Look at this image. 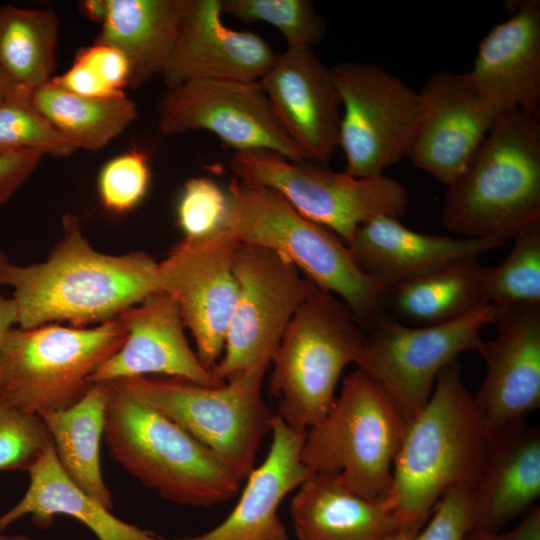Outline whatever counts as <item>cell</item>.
<instances>
[{
	"mask_svg": "<svg viewBox=\"0 0 540 540\" xmlns=\"http://www.w3.org/2000/svg\"><path fill=\"white\" fill-rule=\"evenodd\" d=\"M126 330L121 348L89 378L90 384L165 374L206 387L219 386L185 336L176 302L157 291L117 316Z\"/></svg>",
	"mask_w": 540,
	"mask_h": 540,
	"instance_id": "20",
	"label": "cell"
},
{
	"mask_svg": "<svg viewBox=\"0 0 540 540\" xmlns=\"http://www.w3.org/2000/svg\"><path fill=\"white\" fill-rule=\"evenodd\" d=\"M488 431L458 359L439 373L425 406L406 426L386 503L403 540H413L452 486L474 484Z\"/></svg>",
	"mask_w": 540,
	"mask_h": 540,
	"instance_id": "2",
	"label": "cell"
},
{
	"mask_svg": "<svg viewBox=\"0 0 540 540\" xmlns=\"http://www.w3.org/2000/svg\"><path fill=\"white\" fill-rule=\"evenodd\" d=\"M150 182L146 154L131 150L110 159L98 176V192L103 206L114 213L136 207L145 197Z\"/></svg>",
	"mask_w": 540,
	"mask_h": 540,
	"instance_id": "36",
	"label": "cell"
},
{
	"mask_svg": "<svg viewBox=\"0 0 540 540\" xmlns=\"http://www.w3.org/2000/svg\"><path fill=\"white\" fill-rule=\"evenodd\" d=\"M268 367L257 366L215 387L147 376L116 381L213 450L244 479L254 468L275 416L262 396Z\"/></svg>",
	"mask_w": 540,
	"mask_h": 540,
	"instance_id": "9",
	"label": "cell"
},
{
	"mask_svg": "<svg viewBox=\"0 0 540 540\" xmlns=\"http://www.w3.org/2000/svg\"><path fill=\"white\" fill-rule=\"evenodd\" d=\"M513 241L503 261L488 267L487 302L496 308L540 306V222Z\"/></svg>",
	"mask_w": 540,
	"mask_h": 540,
	"instance_id": "32",
	"label": "cell"
},
{
	"mask_svg": "<svg viewBox=\"0 0 540 540\" xmlns=\"http://www.w3.org/2000/svg\"><path fill=\"white\" fill-rule=\"evenodd\" d=\"M297 540H403L385 498H365L336 473H313L291 500Z\"/></svg>",
	"mask_w": 540,
	"mask_h": 540,
	"instance_id": "25",
	"label": "cell"
},
{
	"mask_svg": "<svg viewBox=\"0 0 540 540\" xmlns=\"http://www.w3.org/2000/svg\"><path fill=\"white\" fill-rule=\"evenodd\" d=\"M472 484L448 489L413 540H465L474 527Z\"/></svg>",
	"mask_w": 540,
	"mask_h": 540,
	"instance_id": "38",
	"label": "cell"
},
{
	"mask_svg": "<svg viewBox=\"0 0 540 540\" xmlns=\"http://www.w3.org/2000/svg\"><path fill=\"white\" fill-rule=\"evenodd\" d=\"M227 196L223 228L238 242L287 257L316 286L345 303L365 331L386 316V289L358 265L337 234L264 185L234 178Z\"/></svg>",
	"mask_w": 540,
	"mask_h": 540,
	"instance_id": "4",
	"label": "cell"
},
{
	"mask_svg": "<svg viewBox=\"0 0 540 540\" xmlns=\"http://www.w3.org/2000/svg\"><path fill=\"white\" fill-rule=\"evenodd\" d=\"M229 166L236 178L274 189L299 213L330 229L347 245L365 222L379 216L400 218L409 206L405 186L384 174L356 178L266 149L237 151Z\"/></svg>",
	"mask_w": 540,
	"mask_h": 540,
	"instance_id": "10",
	"label": "cell"
},
{
	"mask_svg": "<svg viewBox=\"0 0 540 540\" xmlns=\"http://www.w3.org/2000/svg\"><path fill=\"white\" fill-rule=\"evenodd\" d=\"M75 58L85 62L115 93H124L129 87L130 68L127 59L117 48L94 42L81 48Z\"/></svg>",
	"mask_w": 540,
	"mask_h": 540,
	"instance_id": "39",
	"label": "cell"
},
{
	"mask_svg": "<svg viewBox=\"0 0 540 540\" xmlns=\"http://www.w3.org/2000/svg\"><path fill=\"white\" fill-rule=\"evenodd\" d=\"M51 81L66 91L85 97L105 98L125 94L113 92L85 62L77 58L69 69L53 76Z\"/></svg>",
	"mask_w": 540,
	"mask_h": 540,
	"instance_id": "41",
	"label": "cell"
},
{
	"mask_svg": "<svg viewBox=\"0 0 540 540\" xmlns=\"http://www.w3.org/2000/svg\"><path fill=\"white\" fill-rule=\"evenodd\" d=\"M164 134L206 130L237 151L266 149L305 157L276 117L260 81L194 80L166 88L157 104Z\"/></svg>",
	"mask_w": 540,
	"mask_h": 540,
	"instance_id": "14",
	"label": "cell"
},
{
	"mask_svg": "<svg viewBox=\"0 0 540 540\" xmlns=\"http://www.w3.org/2000/svg\"><path fill=\"white\" fill-rule=\"evenodd\" d=\"M505 242L421 233L399 218L379 216L359 226L348 246L358 265L388 292L453 263L478 259Z\"/></svg>",
	"mask_w": 540,
	"mask_h": 540,
	"instance_id": "22",
	"label": "cell"
},
{
	"mask_svg": "<svg viewBox=\"0 0 540 540\" xmlns=\"http://www.w3.org/2000/svg\"><path fill=\"white\" fill-rule=\"evenodd\" d=\"M281 126L306 161L326 163L339 146L341 100L312 47L288 48L259 80Z\"/></svg>",
	"mask_w": 540,
	"mask_h": 540,
	"instance_id": "18",
	"label": "cell"
},
{
	"mask_svg": "<svg viewBox=\"0 0 540 540\" xmlns=\"http://www.w3.org/2000/svg\"><path fill=\"white\" fill-rule=\"evenodd\" d=\"M223 14L245 23L264 22L283 35L288 48L312 47L326 25L309 0H220Z\"/></svg>",
	"mask_w": 540,
	"mask_h": 540,
	"instance_id": "34",
	"label": "cell"
},
{
	"mask_svg": "<svg viewBox=\"0 0 540 540\" xmlns=\"http://www.w3.org/2000/svg\"><path fill=\"white\" fill-rule=\"evenodd\" d=\"M234 272L237 302L223 353L211 370L221 383L271 364L287 327L315 285L287 257L255 244H239Z\"/></svg>",
	"mask_w": 540,
	"mask_h": 540,
	"instance_id": "13",
	"label": "cell"
},
{
	"mask_svg": "<svg viewBox=\"0 0 540 540\" xmlns=\"http://www.w3.org/2000/svg\"><path fill=\"white\" fill-rule=\"evenodd\" d=\"M27 471L29 487L20 501L0 516V533L27 514L39 528H48L55 515L65 514L83 523L98 540H164L153 531L115 517L76 485L59 463L52 440Z\"/></svg>",
	"mask_w": 540,
	"mask_h": 540,
	"instance_id": "26",
	"label": "cell"
},
{
	"mask_svg": "<svg viewBox=\"0 0 540 540\" xmlns=\"http://www.w3.org/2000/svg\"><path fill=\"white\" fill-rule=\"evenodd\" d=\"M494 309L497 335L476 350L486 375L474 399L488 433L540 407V306Z\"/></svg>",
	"mask_w": 540,
	"mask_h": 540,
	"instance_id": "17",
	"label": "cell"
},
{
	"mask_svg": "<svg viewBox=\"0 0 540 540\" xmlns=\"http://www.w3.org/2000/svg\"><path fill=\"white\" fill-rule=\"evenodd\" d=\"M0 286L12 287L23 329L102 323L160 291L158 262L139 251L95 250L73 214L63 217L62 237L44 262L16 265L0 249Z\"/></svg>",
	"mask_w": 540,
	"mask_h": 540,
	"instance_id": "1",
	"label": "cell"
},
{
	"mask_svg": "<svg viewBox=\"0 0 540 540\" xmlns=\"http://www.w3.org/2000/svg\"><path fill=\"white\" fill-rule=\"evenodd\" d=\"M110 383L104 440L111 457L163 498L193 507L232 499L243 480L213 450L119 381Z\"/></svg>",
	"mask_w": 540,
	"mask_h": 540,
	"instance_id": "5",
	"label": "cell"
},
{
	"mask_svg": "<svg viewBox=\"0 0 540 540\" xmlns=\"http://www.w3.org/2000/svg\"><path fill=\"white\" fill-rule=\"evenodd\" d=\"M465 540H540V508L533 506L509 531L495 532L473 527Z\"/></svg>",
	"mask_w": 540,
	"mask_h": 540,
	"instance_id": "42",
	"label": "cell"
},
{
	"mask_svg": "<svg viewBox=\"0 0 540 540\" xmlns=\"http://www.w3.org/2000/svg\"><path fill=\"white\" fill-rule=\"evenodd\" d=\"M110 383H92L72 406L38 414L53 442L56 456L71 480L108 509L113 507L100 463Z\"/></svg>",
	"mask_w": 540,
	"mask_h": 540,
	"instance_id": "28",
	"label": "cell"
},
{
	"mask_svg": "<svg viewBox=\"0 0 540 540\" xmlns=\"http://www.w3.org/2000/svg\"><path fill=\"white\" fill-rule=\"evenodd\" d=\"M494 318L490 303L435 325L409 326L386 315L366 331L356 365L385 390L407 426L429 400L442 369L463 352L476 351Z\"/></svg>",
	"mask_w": 540,
	"mask_h": 540,
	"instance_id": "11",
	"label": "cell"
},
{
	"mask_svg": "<svg viewBox=\"0 0 540 540\" xmlns=\"http://www.w3.org/2000/svg\"><path fill=\"white\" fill-rule=\"evenodd\" d=\"M365 338L348 306L314 285L271 360L270 392L289 427L306 432L328 414L339 378L357 363Z\"/></svg>",
	"mask_w": 540,
	"mask_h": 540,
	"instance_id": "6",
	"label": "cell"
},
{
	"mask_svg": "<svg viewBox=\"0 0 540 540\" xmlns=\"http://www.w3.org/2000/svg\"><path fill=\"white\" fill-rule=\"evenodd\" d=\"M186 0H107L95 42L123 53L130 68L129 87L161 75L175 46Z\"/></svg>",
	"mask_w": 540,
	"mask_h": 540,
	"instance_id": "27",
	"label": "cell"
},
{
	"mask_svg": "<svg viewBox=\"0 0 540 540\" xmlns=\"http://www.w3.org/2000/svg\"><path fill=\"white\" fill-rule=\"evenodd\" d=\"M466 75L497 114L518 109L537 116L540 104V1L524 0L478 45Z\"/></svg>",
	"mask_w": 540,
	"mask_h": 540,
	"instance_id": "21",
	"label": "cell"
},
{
	"mask_svg": "<svg viewBox=\"0 0 540 540\" xmlns=\"http://www.w3.org/2000/svg\"><path fill=\"white\" fill-rule=\"evenodd\" d=\"M405 429L385 390L357 368L328 414L306 431L301 460L311 474L336 473L357 494L382 499Z\"/></svg>",
	"mask_w": 540,
	"mask_h": 540,
	"instance_id": "7",
	"label": "cell"
},
{
	"mask_svg": "<svg viewBox=\"0 0 540 540\" xmlns=\"http://www.w3.org/2000/svg\"><path fill=\"white\" fill-rule=\"evenodd\" d=\"M220 0H186L179 34L161 73L166 88L194 80L258 81L277 54L259 34L222 21Z\"/></svg>",
	"mask_w": 540,
	"mask_h": 540,
	"instance_id": "19",
	"label": "cell"
},
{
	"mask_svg": "<svg viewBox=\"0 0 540 540\" xmlns=\"http://www.w3.org/2000/svg\"><path fill=\"white\" fill-rule=\"evenodd\" d=\"M125 339L118 317L94 327H13L0 353V399L35 415L68 408Z\"/></svg>",
	"mask_w": 540,
	"mask_h": 540,
	"instance_id": "8",
	"label": "cell"
},
{
	"mask_svg": "<svg viewBox=\"0 0 540 540\" xmlns=\"http://www.w3.org/2000/svg\"><path fill=\"white\" fill-rule=\"evenodd\" d=\"M51 437L38 415L0 399V471L28 470Z\"/></svg>",
	"mask_w": 540,
	"mask_h": 540,
	"instance_id": "35",
	"label": "cell"
},
{
	"mask_svg": "<svg viewBox=\"0 0 540 540\" xmlns=\"http://www.w3.org/2000/svg\"><path fill=\"white\" fill-rule=\"evenodd\" d=\"M418 92L422 113L407 158L448 185L465 169L498 115L466 73L435 72Z\"/></svg>",
	"mask_w": 540,
	"mask_h": 540,
	"instance_id": "16",
	"label": "cell"
},
{
	"mask_svg": "<svg viewBox=\"0 0 540 540\" xmlns=\"http://www.w3.org/2000/svg\"><path fill=\"white\" fill-rule=\"evenodd\" d=\"M487 270L478 259L459 261L389 290L386 300L417 326L450 322L488 303Z\"/></svg>",
	"mask_w": 540,
	"mask_h": 540,
	"instance_id": "29",
	"label": "cell"
},
{
	"mask_svg": "<svg viewBox=\"0 0 540 540\" xmlns=\"http://www.w3.org/2000/svg\"><path fill=\"white\" fill-rule=\"evenodd\" d=\"M331 72L341 100L344 172L363 179L383 175L411 149L422 113L419 92L371 63L342 62Z\"/></svg>",
	"mask_w": 540,
	"mask_h": 540,
	"instance_id": "12",
	"label": "cell"
},
{
	"mask_svg": "<svg viewBox=\"0 0 540 540\" xmlns=\"http://www.w3.org/2000/svg\"><path fill=\"white\" fill-rule=\"evenodd\" d=\"M18 324V306L13 298L0 294V353L8 332Z\"/></svg>",
	"mask_w": 540,
	"mask_h": 540,
	"instance_id": "43",
	"label": "cell"
},
{
	"mask_svg": "<svg viewBox=\"0 0 540 540\" xmlns=\"http://www.w3.org/2000/svg\"><path fill=\"white\" fill-rule=\"evenodd\" d=\"M238 242L227 230L184 238L158 262L160 291L177 304L205 368L219 361L238 297L234 259Z\"/></svg>",
	"mask_w": 540,
	"mask_h": 540,
	"instance_id": "15",
	"label": "cell"
},
{
	"mask_svg": "<svg viewBox=\"0 0 540 540\" xmlns=\"http://www.w3.org/2000/svg\"><path fill=\"white\" fill-rule=\"evenodd\" d=\"M58 36L53 10L0 6V71L15 87L32 92L53 77Z\"/></svg>",
	"mask_w": 540,
	"mask_h": 540,
	"instance_id": "31",
	"label": "cell"
},
{
	"mask_svg": "<svg viewBox=\"0 0 540 540\" xmlns=\"http://www.w3.org/2000/svg\"><path fill=\"white\" fill-rule=\"evenodd\" d=\"M35 108L77 149L96 151L120 135L137 117L125 94L94 98L71 93L51 80L31 92Z\"/></svg>",
	"mask_w": 540,
	"mask_h": 540,
	"instance_id": "30",
	"label": "cell"
},
{
	"mask_svg": "<svg viewBox=\"0 0 540 540\" xmlns=\"http://www.w3.org/2000/svg\"><path fill=\"white\" fill-rule=\"evenodd\" d=\"M0 540H31L26 535L16 534V535H2L0 534Z\"/></svg>",
	"mask_w": 540,
	"mask_h": 540,
	"instance_id": "46",
	"label": "cell"
},
{
	"mask_svg": "<svg viewBox=\"0 0 540 540\" xmlns=\"http://www.w3.org/2000/svg\"><path fill=\"white\" fill-rule=\"evenodd\" d=\"M271 433L264 461L246 477L238 503L225 520L204 534L175 540H290L278 509L311 475L301 460L306 432L292 429L275 414Z\"/></svg>",
	"mask_w": 540,
	"mask_h": 540,
	"instance_id": "23",
	"label": "cell"
},
{
	"mask_svg": "<svg viewBox=\"0 0 540 540\" xmlns=\"http://www.w3.org/2000/svg\"><path fill=\"white\" fill-rule=\"evenodd\" d=\"M17 89L20 88L15 87L0 71V102Z\"/></svg>",
	"mask_w": 540,
	"mask_h": 540,
	"instance_id": "45",
	"label": "cell"
},
{
	"mask_svg": "<svg viewBox=\"0 0 540 540\" xmlns=\"http://www.w3.org/2000/svg\"><path fill=\"white\" fill-rule=\"evenodd\" d=\"M474 527L501 531L540 496V431L521 420L488 433L472 487Z\"/></svg>",
	"mask_w": 540,
	"mask_h": 540,
	"instance_id": "24",
	"label": "cell"
},
{
	"mask_svg": "<svg viewBox=\"0 0 540 540\" xmlns=\"http://www.w3.org/2000/svg\"><path fill=\"white\" fill-rule=\"evenodd\" d=\"M228 196L208 177L190 178L177 206V221L185 238L209 236L223 228Z\"/></svg>",
	"mask_w": 540,
	"mask_h": 540,
	"instance_id": "37",
	"label": "cell"
},
{
	"mask_svg": "<svg viewBox=\"0 0 540 540\" xmlns=\"http://www.w3.org/2000/svg\"><path fill=\"white\" fill-rule=\"evenodd\" d=\"M43 156L35 150H20L0 155V207L32 175Z\"/></svg>",
	"mask_w": 540,
	"mask_h": 540,
	"instance_id": "40",
	"label": "cell"
},
{
	"mask_svg": "<svg viewBox=\"0 0 540 540\" xmlns=\"http://www.w3.org/2000/svg\"><path fill=\"white\" fill-rule=\"evenodd\" d=\"M441 225L465 238L507 241L540 222V125L500 113L444 195Z\"/></svg>",
	"mask_w": 540,
	"mask_h": 540,
	"instance_id": "3",
	"label": "cell"
},
{
	"mask_svg": "<svg viewBox=\"0 0 540 540\" xmlns=\"http://www.w3.org/2000/svg\"><path fill=\"white\" fill-rule=\"evenodd\" d=\"M20 150L66 157L78 149L35 108L30 91L17 89L0 102V155Z\"/></svg>",
	"mask_w": 540,
	"mask_h": 540,
	"instance_id": "33",
	"label": "cell"
},
{
	"mask_svg": "<svg viewBox=\"0 0 540 540\" xmlns=\"http://www.w3.org/2000/svg\"><path fill=\"white\" fill-rule=\"evenodd\" d=\"M107 0H85L79 3L80 12L89 20L102 23L106 14Z\"/></svg>",
	"mask_w": 540,
	"mask_h": 540,
	"instance_id": "44",
	"label": "cell"
}]
</instances>
